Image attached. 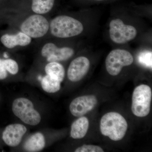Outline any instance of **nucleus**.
<instances>
[{"label": "nucleus", "instance_id": "nucleus-1", "mask_svg": "<svg viewBox=\"0 0 152 152\" xmlns=\"http://www.w3.org/2000/svg\"><path fill=\"white\" fill-rule=\"evenodd\" d=\"M84 27L77 19L67 15H59L50 21L49 33L54 37L68 39L81 34Z\"/></svg>", "mask_w": 152, "mask_h": 152}, {"label": "nucleus", "instance_id": "nucleus-2", "mask_svg": "<svg viewBox=\"0 0 152 152\" xmlns=\"http://www.w3.org/2000/svg\"><path fill=\"white\" fill-rule=\"evenodd\" d=\"M100 128L103 135L116 141L121 140L124 137L127 130L128 124L121 114L110 112L102 117Z\"/></svg>", "mask_w": 152, "mask_h": 152}, {"label": "nucleus", "instance_id": "nucleus-3", "mask_svg": "<svg viewBox=\"0 0 152 152\" xmlns=\"http://www.w3.org/2000/svg\"><path fill=\"white\" fill-rule=\"evenodd\" d=\"M50 21L43 15L33 13L24 18L19 25V31L32 39H39L48 34Z\"/></svg>", "mask_w": 152, "mask_h": 152}, {"label": "nucleus", "instance_id": "nucleus-4", "mask_svg": "<svg viewBox=\"0 0 152 152\" xmlns=\"http://www.w3.org/2000/svg\"><path fill=\"white\" fill-rule=\"evenodd\" d=\"M109 36L114 43L123 45L132 41L137 35L136 28L125 23L121 19H113L109 24Z\"/></svg>", "mask_w": 152, "mask_h": 152}, {"label": "nucleus", "instance_id": "nucleus-5", "mask_svg": "<svg viewBox=\"0 0 152 152\" xmlns=\"http://www.w3.org/2000/svg\"><path fill=\"white\" fill-rule=\"evenodd\" d=\"M152 97L151 89L149 86L141 85L136 87L132 95L133 113L138 117L148 115L151 110Z\"/></svg>", "mask_w": 152, "mask_h": 152}, {"label": "nucleus", "instance_id": "nucleus-6", "mask_svg": "<svg viewBox=\"0 0 152 152\" xmlns=\"http://www.w3.org/2000/svg\"><path fill=\"white\" fill-rule=\"evenodd\" d=\"M12 110L15 115L27 124L35 126L40 122V115L34 109L32 102L28 99H16L13 102Z\"/></svg>", "mask_w": 152, "mask_h": 152}, {"label": "nucleus", "instance_id": "nucleus-7", "mask_svg": "<svg viewBox=\"0 0 152 152\" xmlns=\"http://www.w3.org/2000/svg\"><path fill=\"white\" fill-rule=\"evenodd\" d=\"M133 62L134 57L129 52L124 49H114L106 58V70L111 75L117 76L123 68L131 65Z\"/></svg>", "mask_w": 152, "mask_h": 152}, {"label": "nucleus", "instance_id": "nucleus-8", "mask_svg": "<svg viewBox=\"0 0 152 152\" xmlns=\"http://www.w3.org/2000/svg\"><path fill=\"white\" fill-rule=\"evenodd\" d=\"M41 50V54L46 59L47 61H64L69 59L75 53V49L69 46H60L52 42L44 44Z\"/></svg>", "mask_w": 152, "mask_h": 152}, {"label": "nucleus", "instance_id": "nucleus-9", "mask_svg": "<svg viewBox=\"0 0 152 152\" xmlns=\"http://www.w3.org/2000/svg\"><path fill=\"white\" fill-rule=\"evenodd\" d=\"M97 103V99L94 95L81 96L72 101L70 111L74 116H83L94 109Z\"/></svg>", "mask_w": 152, "mask_h": 152}, {"label": "nucleus", "instance_id": "nucleus-10", "mask_svg": "<svg viewBox=\"0 0 152 152\" xmlns=\"http://www.w3.org/2000/svg\"><path fill=\"white\" fill-rule=\"evenodd\" d=\"M90 67V61L87 57H77L71 62L68 68V79L73 82L79 81L86 75Z\"/></svg>", "mask_w": 152, "mask_h": 152}, {"label": "nucleus", "instance_id": "nucleus-11", "mask_svg": "<svg viewBox=\"0 0 152 152\" xmlns=\"http://www.w3.org/2000/svg\"><path fill=\"white\" fill-rule=\"evenodd\" d=\"M31 42V38L20 31L14 34L5 31L0 33V42L7 49L27 46Z\"/></svg>", "mask_w": 152, "mask_h": 152}, {"label": "nucleus", "instance_id": "nucleus-12", "mask_svg": "<svg viewBox=\"0 0 152 152\" xmlns=\"http://www.w3.org/2000/svg\"><path fill=\"white\" fill-rule=\"evenodd\" d=\"M27 129L24 125L20 124L9 125L4 130L2 139L4 142L9 146L16 147L21 142L23 137Z\"/></svg>", "mask_w": 152, "mask_h": 152}, {"label": "nucleus", "instance_id": "nucleus-13", "mask_svg": "<svg viewBox=\"0 0 152 152\" xmlns=\"http://www.w3.org/2000/svg\"><path fill=\"white\" fill-rule=\"evenodd\" d=\"M45 146V140L42 133L33 134L27 139L24 144L23 148L27 152H36L43 149Z\"/></svg>", "mask_w": 152, "mask_h": 152}, {"label": "nucleus", "instance_id": "nucleus-14", "mask_svg": "<svg viewBox=\"0 0 152 152\" xmlns=\"http://www.w3.org/2000/svg\"><path fill=\"white\" fill-rule=\"evenodd\" d=\"M89 126L88 120L85 117H81L72 124L70 134L74 139L83 138L86 134Z\"/></svg>", "mask_w": 152, "mask_h": 152}, {"label": "nucleus", "instance_id": "nucleus-15", "mask_svg": "<svg viewBox=\"0 0 152 152\" xmlns=\"http://www.w3.org/2000/svg\"><path fill=\"white\" fill-rule=\"evenodd\" d=\"M55 0H31V10L34 14L45 15L51 11Z\"/></svg>", "mask_w": 152, "mask_h": 152}, {"label": "nucleus", "instance_id": "nucleus-16", "mask_svg": "<svg viewBox=\"0 0 152 152\" xmlns=\"http://www.w3.org/2000/svg\"><path fill=\"white\" fill-rule=\"evenodd\" d=\"M45 70L46 75L56 79L61 83L64 80L65 76V70L59 62H49L45 66Z\"/></svg>", "mask_w": 152, "mask_h": 152}, {"label": "nucleus", "instance_id": "nucleus-17", "mask_svg": "<svg viewBox=\"0 0 152 152\" xmlns=\"http://www.w3.org/2000/svg\"><path fill=\"white\" fill-rule=\"evenodd\" d=\"M61 82L48 75L44 76L41 80V86L44 91L48 93H55L61 88Z\"/></svg>", "mask_w": 152, "mask_h": 152}, {"label": "nucleus", "instance_id": "nucleus-18", "mask_svg": "<svg viewBox=\"0 0 152 152\" xmlns=\"http://www.w3.org/2000/svg\"><path fill=\"white\" fill-rule=\"evenodd\" d=\"M152 57V52L145 51L140 53L138 56V61L142 66L151 69Z\"/></svg>", "mask_w": 152, "mask_h": 152}, {"label": "nucleus", "instance_id": "nucleus-19", "mask_svg": "<svg viewBox=\"0 0 152 152\" xmlns=\"http://www.w3.org/2000/svg\"><path fill=\"white\" fill-rule=\"evenodd\" d=\"M4 64L6 70L9 73L15 75L18 72V64L15 60L8 58H4Z\"/></svg>", "mask_w": 152, "mask_h": 152}, {"label": "nucleus", "instance_id": "nucleus-20", "mask_svg": "<svg viewBox=\"0 0 152 152\" xmlns=\"http://www.w3.org/2000/svg\"><path fill=\"white\" fill-rule=\"evenodd\" d=\"M75 152H104L100 147L94 145H84L79 147L75 151Z\"/></svg>", "mask_w": 152, "mask_h": 152}, {"label": "nucleus", "instance_id": "nucleus-21", "mask_svg": "<svg viewBox=\"0 0 152 152\" xmlns=\"http://www.w3.org/2000/svg\"><path fill=\"white\" fill-rule=\"evenodd\" d=\"M3 2H4V0H0V9L3 7Z\"/></svg>", "mask_w": 152, "mask_h": 152}, {"label": "nucleus", "instance_id": "nucleus-22", "mask_svg": "<svg viewBox=\"0 0 152 152\" xmlns=\"http://www.w3.org/2000/svg\"><path fill=\"white\" fill-rule=\"evenodd\" d=\"M95 1H103V0H95Z\"/></svg>", "mask_w": 152, "mask_h": 152}]
</instances>
